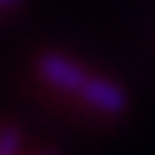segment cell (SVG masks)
I'll use <instances>...</instances> for the list:
<instances>
[{
  "label": "cell",
  "instance_id": "obj_2",
  "mask_svg": "<svg viewBox=\"0 0 155 155\" xmlns=\"http://www.w3.org/2000/svg\"><path fill=\"white\" fill-rule=\"evenodd\" d=\"M79 96H82L85 104H90L93 110L104 113V116H118V113H124V107H127L124 90L107 76H90L87 74V79L82 82V87H79Z\"/></svg>",
  "mask_w": 155,
  "mask_h": 155
},
{
  "label": "cell",
  "instance_id": "obj_4",
  "mask_svg": "<svg viewBox=\"0 0 155 155\" xmlns=\"http://www.w3.org/2000/svg\"><path fill=\"white\" fill-rule=\"evenodd\" d=\"M20 0H0V8H8V6H17Z\"/></svg>",
  "mask_w": 155,
  "mask_h": 155
},
{
  "label": "cell",
  "instance_id": "obj_1",
  "mask_svg": "<svg viewBox=\"0 0 155 155\" xmlns=\"http://www.w3.org/2000/svg\"><path fill=\"white\" fill-rule=\"evenodd\" d=\"M37 71H40L45 85H51L57 90H65V93H79L82 82L87 79L85 68L76 59L65 57V54H57V51L42 54L40 62H37Z\"/></svg>",
  "mask_w": 155,
  "mask_h": 155
},
{
  "label": "cell",
  "instance_id": "obj_3",
  "mask_svg": "<svg viewBox=\"0 0 155 155\" xmlns=\"http://www.w3.org/2000/svg\"><path fill=\"white\" fill-rule=\"evenodd\" d=\"M23 147V133L17 127H0V155H14Z\"/></svg>",
  "mask_w": 155,
  "mask_h": 155
}]
</instances>
